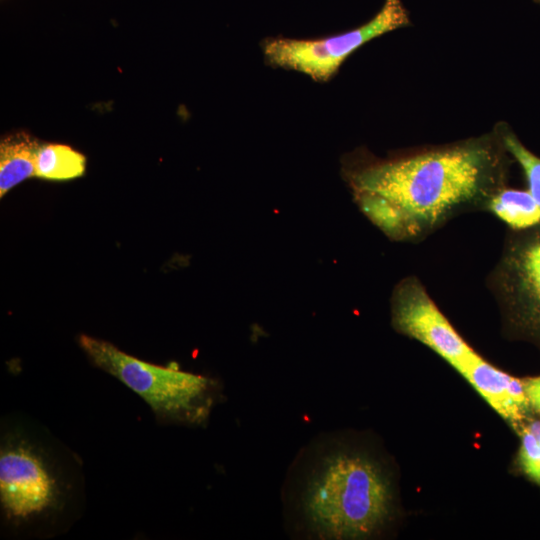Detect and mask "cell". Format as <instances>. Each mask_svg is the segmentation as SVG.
I'll list each match as a JSON object with an SVG mask.
<instances>
[{
    "mask_svg": "<svg viewBox=\"0 0 540 540\" xmlns=\"http://www.w3.org/2000/svg\"><path fill=\"white\" fill-rule=\"evenodd\" d=\"M500 136L422 147L379 158L357 151L342 173L363 214L389 239L417 243L455 217L485 211L506 186Z\"/></svg>",
    "mask_w": 540,
    "mask_h": 540,
    "instance_id": "1",
    "label": "cell"
},
{
    "mask_svg": "<svg viewBox=\"0 0 540 540\" xmlns=\"http://www.w3.org/2000/svg\"><path fill=\"white\" fill-rule=\"evenodd\" d=\"M286 527L305 539H367L392 520L390 475L371 453L335 436L304 447L284 482Z\"/></svg>",
    "mask_w": 540,
    "mask_h": 540,
    "instance_id": "2",
    "label": "cell"
},
{
    "mask_svg": "<svg viewBox=\"0 0 540 540\" xmlns=\"http://www.w3.org/2000/svg\"><path fill=\"white\" fill-rule=\"evenodd\" d=\"M391 321L400 334L424 344L450 364L515 431L530 417L522 379L479 355L416 276L405 277L395 286Z\"/></svg>",
    "mask_w": 540,
    "mask_h": 540,
    "instance_id": "3",
    "label": "cell"
},
{
    "mask_svg": "<svg viewBox=\"0 0 540 540\" xmlns=\"http://www.w3.org/2000/svg\"><path fill=\"white\" fill-rule=\"evenodd\" d=\"M78 341L95 366L138 394L158 416L186 424L208 418L217 397V384L210 378L142 361L88 335Z\"/></svg>",
    "mask_w": 540,
    "mask_h": 540,
    "instance_id": "4",
    "label": "cell"
},
{
    "mask_svg": "<svg viewBox=\"0 0 540 540\" xmlns=\"http://www.w3.org/2000/svg\"><path fill=\"white\" fill-rule=\"evenodd\" d=\"M487 287L511 333L540 347V224L509 229Z\"/></svg>",
    "mask_w": 540,
    "mask_h": 540,
    "instance_id": "5",
    "label": "cell"
},
{
    "mask_svg": "<svg viewBox=\"0 0 540 540\" xmlns=\"http://www.w3.org/2000/svg\"><path fill=\"white\" fill-rule=\"evenodd\" d=\"M408 24L409 15L402 0H384L373 18L354 29L315 39L271 37L262 42V51L266 63L272 67L327 82L361 46Z\"/></svg>",
    "mask_w": 540,
    "mask_h": 540,
    "instance_id": "6",
    "label": "cell"
},
{
    "mask_svg": "<svg viewBox=\"0 0 540 540\" xmlns=\"http://www.w3.org/2000/svg\"><path fill=\"white\" fill-rule=\"evenodd\" d=\"M62 493L44 454L27 440L6 442L0 452V501L5 515L28 521L58 508Z\"/></svg>",
    "mask_w": 540,
    "mask_h": 540,
    "instance_id": "7",
    "label": "cell"
},
{
    "mask_svg": "<svg viewBox=\"0 0 540 540\" xmlns=\"http://www.w3.org/2000/svg\"><path fill=\"white\" fill-rule=\"evenodd\" d=\"M39 145L25 134L4 139L0 145V197L35 175Z\"/></svg>",
    "mask_w": 540,
    "mask_h": 540,
    "instance_id": "8",
    "label": "cell"
},
{
    "mask_svg": "<svg viewBox=\"0 0 540 540\" xmlns=\"http://www.w3.org/2000/svg\"><path fill=\"white\" fill-rule=\"evenodd\" d=\"M486 212L496 216L511 230H524L540 224V207L527 189L503 187L489 200Z\"/></svg>",
    "mask_w": 540,
    "mask_h": 540,
    "instance_id": "9",
    "label": "cell"
},
{
    "mask_svg": "<svg viewBox=\"0 0 540 540\" xmlns=\"http://www.w3.org/2000/svg\"><path fill=\"white\" fill-rule=\"evenodd\" d=\"M86 158L80 152L62 144L40 146L35 160V176L53 181H65L84 174Z\"/></svg>",
    "mask_w": 540,
    "mask_h": 540,
    "instance_id": "10",
    "label": "cell"
},
{
    "mask_svg": "<svg viewBox=\"0 0 540 540\" xmlns=\"http://www.w3.org/2000/svg\"><path fill=\"white\" fill-rule=\"evenodd\" d=\"M516 432L520 437L517 467L540 488V420L530 416Z\"/></svg>",
    "mask_w": 540,
    "mask_h": 540,
    "instance_id": "11",
    "label": "cell"
},
{
    "mask_svg": "<svg viewBox=\"0 0 540 540\" xmlns=\"http://www.w3.org/2000/svg\"><path fill=\"white\" fill-rule=\"evenodd\" d=\"M499 136L508 154L522 168L527 190L540 207V157L531 152L512 131L502 128Z\"/></svg>",
    "mask_w": 540,
    "mask_h": 540,
    "instance_id": "12",
    "label": "cell"
},
{
    "mask_svg": "<svg viewBox=\"0 0 540 540\" xmlns=\"http://www.w3.org/2000/svg\"><path fill=\"white\" fill-rule=\"evenodd\" d=\"M521 379L530 409L540 415V375Z\"/></svg>",
    "mask_w": 540,
    "mask_h": 540,
    "instance_id": "13",
    "label": "cell"
},
{
    "mask_svg": "<svg viewBox=\"0 0 540 540\" xmlns=\"http://www.w3.org/2000/svg\"><path fill=\"white\" fill-rule=\"evenodd\" d=\"M535 1L540 4V0H535Z\"/></svg>",
    "mask_w": 540,
    "mask_h": 540,
    "instance_id": "14",
    "label": "cell"
}]
</instances>
